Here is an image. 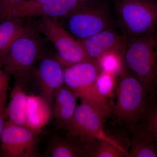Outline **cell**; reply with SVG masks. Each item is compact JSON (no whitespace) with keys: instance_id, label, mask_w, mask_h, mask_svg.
<instances>
[{"instance_id":"cell-3","label":"cell","mask_w":157,"mask_h":157,"mask_svg":"<svg viewBox=\"0 0 157 157\" xmlns=\"http://www.w3.org/2000/svg\"><path fill=\"white\" fill-rule=\"evenodd\" d=\"M114 101L109 103L111 114L131 129L139 123L148 103V96L140 81L127 70L119 77Z\"/></svg>"},{"instance_id":"cell-16","label":"cell","mask_w":157,"mask_h":157,"mask_svg":"<svg viewBox=\"0 0 157 157\" xmlns=\"http://www.w3.org/2000/svg\"><path fill=\"white\" fill-rule=\"evenodd\" d=\"M132 137L130 141V157H157V149L151 135L140 124L131 129Z\"/></svg>"},{"instance_id":"cell-9","label":"cell","mask_w":157,"mask_h":157,"mask_svg":"<svg viewBox=\"0 0 157 157\" xmlns=\"http://www.w3.org/2000/svg\"><path fill=\"white\" fill-rule=\"evenodd\" d=\"M38 135L27 127L6 121L0 140L1 155L5 157L37 156Z\"/></svg>"},{"instance_id":"cell-6","label":"cell","mask_w":157,"mask_h":157,"mask_svg":"<svg viewBox=\"0 0 157 157\" xmlns=\"http://www.w3.org/2000/svg\"><path fill=\"white\" fill-rule=\"evenodd\" d=\"M100 72L97 63L89 60L64 67V84L73 91L80 101L110 113L109 103L99 97L96 90V80Z\"/></svg>"},{"instance_id":"cell-20","label":"cell","mask_w":157,"mask_h":157,"mask_svg":"<svg viewBox=\"0 0 157 157\" xmlns=\"http://www.w3.org/2000/svg\"><path fill=\"white\" fill-rule=\"evenodd\" d=\"M88 157H129L128 152L121 146L103 139L96 140L87 149Z\"/></svg>"},{"instance_id":"cell-8","label":"cell","mask_w":157,"mask_h":157,"mask_svg":"<svg viewBox=\"0 0 157 157\" xmlns=\"http://www.w3.org/2000/svg\"><path fill=\"white\" fill-rule=\"evenodd\" d=\"M69 33L79 40L92 36L110 28L105 9L101 6L86 4L66 17Z\"/></svg>"},{"instance_id":"cell-7","label":"cell","mask_w":157,"mask_h":157,"mask_svg":"<svg viewBox=\"0 0 157 157\" xmlns=\"http://www.w3.org/2000/svg\"><path fill=\"white\" fill-rule=\"evenodd\" d=\"M37 27L53 44L57 52L56 58L64 67L88 60L80 40L73 37L57 19L41 16Z\"/></svg>"},{"instance_id":"cell-28","label":"cell","mask_w":157,"mask_h":157,"mask_svg":"<svg viewBox=\"0 0 157 157\" xmlns=\"http://www.w3.org/2000/svg\"><path fill=\"white\" fill-rule=\"evenodd\" d=\"M2 111V110H0V111Z\"/></svg>"},{"instance_id":"cell-10","label":"cell","mask_w":157,"mask_h":157,"mask_svg":"<svg viewBox=\"0 0 157 157\" xmlns=\"http://www.w3.org/2000/svg\"><path fill=\"white\" fill-rule=\"evenodd\" d=\"M34 73L41 88L42 97L51 105L56 91L64 85L63 66L56 57L43 56Z\"/></svg>"},{"instance_id":"cell-13","label":"cell","mask_w":157,"mask_h":157,"mask_svg":"<svg viewBox=\"0 0 157 157\" xmlns=\"http://www.w3.org/2000/svg\"><path fill=\"white\" fill-rule=\"evenodd\" d=\"M77 98L76 94L64 85L55 94V117L59 127L66 131L74 117Z\"/></svg>"},{"instance_id":"cell-22","label":"cell","mask_w":157,"mask_h":157,"mask_svg":"<svg viewBox=\"0 0 157 157\" xmlns=\"http://www.w3.org/2000/svg\"><path fill=\"white\" fill-rule=\"evenodd\" d=\"M117 78L115 76L106 72H101L96 79L95 86L98 95L104 101L114 95L117 85Z\"/></svg>"},{"instance_id":"cell-1","label":"cell","mask_w":157,"mask_h":157,"mask_svg":"<svg viewBox=\"0 0 157 157\" xmlns=\"http://www.w3.org/2000/svg\"><path fill=\"white\" fill-rule=\"evenodd\" d=\"M129 39L124 53L125 67L150 97L157 87V34Z\"/></svg>"},{"instance_id":"cell-17","label":"cell","mask_w":157,"mask_h":157,"mask_svg":"<svg viewBox=\"0 0 157 157\" xmlns=\"http://www.w3.org/2000/svg\"><path fill=\"white\" fill-rule=\"evenodd\" d=\"M28 29L21 18H9L0 21V64L12 44Z\"/></svg>"},{"instance_id":"cell-26","label":"cell","mask_w":157,"mask_h":157,"mask_svg":"<svg viewBox=\"0 0 157 157\" xmlns=\"http://www.w3.org/2000/svg\"><path fill=\"white\" fill-rule=\"evenodd\" d=\"M6 121L7 120H6L5 113L2 111H0V140H1V135H2ZM0 155H2L1 152H0Z\"/></svg>"},{"instance_id":"cell-4","label":"cell","mask_w":157,"mask_h":157,"mask_svg":"<svg viewBox=\"0 0 157 157\" xmlns=\"http://www.w3.org/2000/svg\"><path fill=\"white\" fill-rule=\"evenodd\" d=\"M110 114L89 102L81 101L67 129L68 137L81 145L86 153L87 148L98 139L121 145L104 131V122Z\"/></svg>"},{"instance_id":"cell-15","label":"cell","mask_w":157,"mask_h":157,"mask_svg":"<svg viewBox=\"0 0 157 157\" xmlns=\"http://www.w3.org/2000/svg\"><path fill=\"white\" fill-rule=\"evenodd\" d=\"M27 95L23 85L15 82L10 95L9 104L5 110L6 120L13 124L26 127Z\"/></svg>"},{"instance_id":"cell-27","label":"cell","mask_w":157,"mask_h":157,"mask_svg":"<svg viewBox=\"0 0 157 157\" xmlns=\"http://www.w3.org/2000/svg\"><path fill=\"white\" fill-rule=\"evenodd\" d=\"M154 95H155V96H156V97L157 98V87L156 88V89L155 91L154 94Z\"/></svg>"},{"instance_id":"cell-18","label":"cell","mask_w":157,"mask_h":157,"mask_svg":"<svg viewBox=\"0 0 157 157\" xmlns=\"http://www.w3.org/2000/svg\"><path fill=\"white\" fill-rule=\"evenodd\" d=\"M51 157H87L84 148L74 140L56 137L51 141L46 152Z\"/></svg>"},{"instance_id":"cell-24","label":"cell","mask_w":157,"mask_h":157,"mask_svg":"<svg viewBox=\"0 0 157 157\" xmlns=\"http://www.w3.org/2000/svg\"><path fill=\"white\" fill-rule=\"evenodd\" d=\"M10 76L0 66V110L5 112L7 105Z\"/></svg>"},{"instance_id":"cell-14","label":"cell","mask_w":157,"mask_h":157,"mask_svg":"<svg viewBox=\"0 0 157 157\" xmlns=\"http://www.w3.org/2000/svg\"><path fill=\"white\" fill-rule=\"evenodd\" d=\"M50 105L42 96L28 95L26 113L27 128L39 134L50 119Z\"/></svg>"},{"instance_id":"cell-19","label":"cell","mask_w":157,"mask_h":157,"mask_svg":"<svg viewBox=\"0 0 157 157\" xmlns=\"http://www.w3.org/2000/svg\"><path fill=\"white\" fill-rule=\"evenodd\" d=\"M124 55V54L118 52H109L101 56L96 63L101 72L109 73L117 78L126 71Z\"/></svg>"},{"instance_id":"cell-5","label":"cell","mask_w":157,"mask_h":157,"mask_svg":"<svg viewBox=\"0 0 157 157\" xmlns=\"http://www.w3.org/2000/svg\"><path fill=\"white\" fill-rule=\"evenodd\" d=\"M121 23L129 38L155 33L157 3L154 0H114Z\"/></svg>"},{"instance_id":"cell-25","label":"cell","mask_w":157,"mask_h":157,"mask_svg":"<svg viewBox=\"0 0 157 157\" xmlns=\"http://www.w3.org/2000/svg\"><path fill=\"white\" fill-rule=\"evenodd\" d=\"M52 1V0H26L25 2L23 3L22 5L19 7V9L16 11V13L14 14L15 15H14V17H15L17 12L21 9H24V8L41 6V5L49 2Z\"/></svg>"},{"instance_id":"cell-11","label":"cell","mask_w":157,"mask_h":157,"mask_svg":"<svg viewBox=\"0 0 157 157\" xmlns=\"http://www.w3.org/2000/svg\"><path fill=\"white\" fill-rule=\"evenodd\" d=\"M80 41L88 60L96 63L101 56L109 52H118L124 54L127 42L124 37L110 28Z\"/></svg>"},{"instance_id":"cell-12","label":"cell","mask_w":157,"mask_h":157,"mask_svg":"<svg viewBox=\"0 0 157 157\" xmlns=\"http://www.w3.org/2000/svg\"><path fill=\"white\" fill-rule=\"evenodd\" d=\"M89 0H52L38 6L24 8L17 12L16 17L46 16L57 19L65 18Z\"/></svg>"},{"instance_id":"cell-23","label":"cell","mask_w":157,"mask_h":157,"mask_svg":"<svg viewBox=\"0 0 157 157\" xmlns=\"http://www.w3.org/2000/svg\"><path fill=\"white\" fill-rule=\"evenodd\" d=\"M26 0H0V21L13 18L16 11Z\"/></svg>"},{"instance_id":"cell-2","label":"cell","mask_w":157,"mask_h":157,"mask_svg":"<svg viewBox=\"0 0 157 157\" xmlns=\"http://www.w3.org/2000/svg\"><path fill=\"white\" fill-rule=\"evenodd\" d=\"M43 51L41 39L28 29L11 45L0 66L14 76L15 82L24 85L33 75Z\"/></svg>"},{"instance_id":"cell-21","label":"cell","mask_w":157,"mask_h":157,"mask_svg":"<svg viewBox=\"0 0 157 157\" xmlns=\"http://www.w3.org/2000/svg\"><path fill=\"white\" fill-rule=\"evenodd\" d=\"M138 124L141 125L149 132L157 149V98L154 95L148 97L145 112Z\"/></svg>"}]
</instances>
